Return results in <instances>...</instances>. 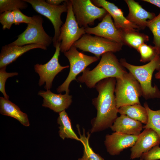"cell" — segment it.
<instances>
[{"mask_svg":"<svg viewBox=\"0 0 160 160\" xmlns=\"http://www.w3.org/2000/svg\"><path fill=\"white\" fill-rule=\"evenodd\" d=\"M138 136L115 132L105 137L104 144L107 151L111 155L120 154L124 149L132 147Z\"/></svg>","mask_w":160,"mask_h":160,"instance_id":"obj_15","label":"cell"},{"mask_svg":"<svg viewBox=\"0 0 160 160\" xmlns=\"http://www.w3.org/2000/svg\"><path fill=\"white\" fill-rule=\"evenodd\" d=\"M24 1L30 4L36 11L48 19L52 24L55 30L53 43V46L55 47L59 43L58 39L60 35V28L63 24L61 18V14L67 11L66 0L63 4L57 6L49 4L44 0Z\"/></svg>","mask_w":160,"mask_h":160,"instance_id":"obj_9","label":"cell"},{"mask_svg":"<svg viewBox=\"0 0 160 160\" xmlns=\"http://www.w3.org/2000/svg\"><path fill=\"white\" fill-rule=\"evenodd\" d=\"M137 51L140 55V61L144 63L150 62L159 54L154 46L148 45L145 43L139 47Z\"/></svg>","mask_w":160,"mask_h":160,"instance_id":"obj_28","label":"cell"},{"mask_svg":"<svg viewBox=\"0 0 160 160\" xmlns=\"http://www.w3.org/2000/svg\"><path fill=\"white\" fill-rule=\"evenodd\" d=\"M129 9L126 18L130 22L137 26L140 29L147 27L148 20L156 17L154 13L148 12L134 0H125Z\"/></svg>","mask_w":160,"mask_h":160,"instance_id":"obj_18","label":"cell"},{"mask_svg":"<svg viewBox=\"0 0 160 160\" xmlns=\"http://www.w3.org/2000/svg\"><path fill=\"white\" fill-rule=\"evenodd\" d=\"M38 94L43 98L42 106L48 108L57 113L67 109L72 101V97L69 94H56L48 90H40Z\"/></svg>","mask_w":160,"mask_h":160,"instance_id":"obj_16","label":"cell"},{"mask_svg":"<svg viewBox=\"0 0 160 160\" xmlns=\"http://www.w3.org/2000/svg\"><path fill=\"white\" fill-rule=\"evenodd\" d=\"M0 22L3 30L10 29L15 23V16L13 11H6L0 14Z\"/></svg>","mask_w":160,"mask_h":160,"instance_id":"obj_30","label":"cell"},{"mask_svg":"<svg viewBox=\"0 0 160 160\" xmlns=\"http://www.w3.org/2000/svg\"><path fill=\"white\" fill-rule=\"evenodd\" d=\"M124 68L113 52H107L102 55L100 62L95 68L90 70L87 68L77 80L84 83L89 88H95L98 82L104 79L122 78L127 72Z\"/></svg>","mask_w":160,"mask_h":160,"instance_id":"obj_2","label":"cell"},{"mask_svg":"<svg viewBox=\"0 0 160 160\" xmlns=\"http://www.w3.org/2000/svg\"><path fill=\"white\" fill-rule=\"evenodd\" d=\"M37 48L46 50L47 47L34 44L23 46L11 45L9 44L3 46L0 53V68L7 67L25 53Z\"/></svg>","mask_w":160,"mask_h":160,"instance_id":"obj_17","label":"cell"},{"mask_svg":"<svg viewBox=\"0 0 160 160\" xmlns=\"http://www.w3.org/2000/svg\"><path fill=\"white\" fill-rule=\"evenodd\" d=\"M27 3L24 0H0V13L26 9Z\"/></svg>","mask_w":160,"mask_h":160,"instance_id":"obj_27","label":"cell"},{"mask_svg":"<svg viewBox=\"0 0 160 160\" xmlns=\"http://www.w3.org/2000/svg\"><path fill=\"white\" fill-rule=\"evenodd\" d=\"M0 113L17 119L24 126L30 125L27 114L22 112L17 105L3 97H0Z\"/></svg>","mask_w":160,"mask_h":160,"instance_id":"obj_20","label":"cell"},{"mask_svg":"<svg viewBox=\"0 0 160 160\" xmlns=\"http://www.w3.org/2000/svg\"><path fill=\"white\" fill-rule=\"evenodd\" d=\"M6 67H4L0 69V91L3 94L4 97L9 100V96L6 93L5 84L7 79L9 77L17 76V72L8 73L6 71Z\"/></svg>","mask_w":160,"mask_h":160,"instance_id":"obj_29","label":"cell"},{"mask_svg":"<svg viewBox=\"0 0 160 160\" xmlns=\"http://www.w3.org/2000/svg\"><path fill=\"white\" fill-rule=\"evenodd\" d=\"M33 21L27 24L25 30L18 36L16 40L9 44L11 45L23 46L37 44L47 47L53 42V37L45 31L42 25L43 19L41 15L32 16Z\"/></svg>","mask_w":160,"mask_h":160,"instance_id":"obj_6","label":"cell"},{"mask_svg":"<svg viewBox=\"0 0 160 160\" xmlns=\"http://www.w3.org/2000/svg\"><path fill=\"white\" fill-rule=\"evenodd\" d=\"M140 160H143V159H141L140 158Z\"/></svg>","mask_w":160,"mask_h":160,"instance_id":"obj_36","label":"cell"},{"mask_svg":"<svg viewBox=\"0 0 160 160\" xmlns=\"http://www.w3.org/2000/svg\"><path fill=\"white\" fill-rule=\"evenodd\" d=\"M120 115H125L129 117L146 124L148 116L146 108L140 104H135L122 106L118 109Z\"/></svg>","mask_w":160,"mask_h":160,"instance_id":"obj_21","label":"cell"},{"mask_svg":"<svg viewBox=\"0 0 160 160\" xmlns=\"http://www.w3.org/2000/svg\"><path fill=\"white\" fill-rule=\"evenodd\" d=\"M140 158L143 160H157L160 159V147L156 146L148 152L143 153Z\"/></svg>","mask_w":160,"mask_h":160,"instance_id":"obj_31","label":"cell"},{"mask_svg":"<svg viewBox=\"0 0 160 160\" xmlns=\"http://www.w3.org/2000/svg\"><path fill=\"white\" fill-rule=\"evenodd\" d=\"M68 9L65 21L60 28L58 42L60 43V51L64 53L74 43L86 34L85 28L80 27L73 12L71 0H66Z\"/></svg>","mask_w":160,"mask_h":160,"instance_id":"obj_7","label":"cell"},{"mask_svg":"<svg viewBox=\"0 0 160 160\" xmlns=\"http://www.w3.org/2000/svg\"><path fill=\"white\" fill-rule=\"evenodd\" d=\"M122 33L124 44L134 48L137 51L141 45L149 40L148 36L138 31L122 32Z\"/></svg>","mask_w":160,"mask_h":160,"instance_id":"obj_23","label":"cell"},{"mask_svg":"<svg viewBox=\"0 0 160 160\" xmlns=\"http://www.w3.org/2000/svg\"><path fill=\"white\" fill-rule=\"evenodd\" d=\"M59 114L57 122L60 125L59 134L60 137L63 140L71 138L80 141V138L72 128L71 120L65 111L59 113Z\"/></svg>","mask_w":160,"mask_h":160,"instance_id":"obj_22","label":"cell"},{"mask_svg":"<svg viewBox=\"0 0 160 160\" xmlns=\"http://www.w3.org/2000/svg\"><path fill=\"white\" fill-rule=\"evenodd\" d=\"M116 79L114 90L116 106L140 104L139 97L142 95L138 81L130 72L126 73L122 78Z\"/></svg>","mask_w":160,"mask_h":160,"instance_id":"obj_4","label":"cell"},{"mask_svg":"<svg viewBox=\"0 0 160 160\" xmlns=\"http://www.w3.org/2000/svg\"><path fill=\"white\" fill-rule=\"evenodd\" d=\"M115 78H109L98 82L95 88L98 92L92 103L97 110L96 117L92 121L91 133L110 128L118 117V109L114 95L116 83Z\"/></svg>","mask_w":160,"mask_h":160,"instance_id":"obj_1","label":"cell"},{"mask_svg":"<svg viewBox=\"0 0 160 160\" xmlns=\"http://www.w3.org/2000/svg\"><path fill=\"white\" fill-rule=\"evenodd\" d=\"M70 0L76 20L81 28L94 25L95 20H102L108 13L104 8L95 6L91 0Z\"/></svg>","mask_w":160,"mask_h":160,"instance_id":"obj_10","label":"cell"},{"mask_svg":"<svg viewBox=\"0 0 160 160\" xmlns=\"http://www.w3.org/2000/svg\"><path fill=\"white\" fill-rule=\"evenodd\" d=\"M142 1L151 3L160 8V0H142Z\"/></svg>","mask_w":160,"mask_h":160,"instance_id":"obj_34","label":"cell"},{"mask_svg":"<svg viewBox=\"0 0 160 160\" xmlns=\"http://www.w3.org/2000/svg\"><path fill=\"white\" fill-rule=\"evenodd\" d=\"M147 27L153 33V43L158 52L160 54V12L154 18L148 21Z\"/></svg>","mask_w":160,"mask_h":160,"instance_id":"obj_26","label":"cell"},{"mask_svg":"<svg viewBox=\"0 0 160 160\" xmlns=\"http://www.w3.org/2000/svg\"><path fill=\"white\" fill-rule=\"evenodd\" d=\"M112 130L124 134L137 136L143 128L142 123L126 115H121L110 127Z\"/></svg>","mask_w":160,"mask_h":160,"instance_id":"obj_19","label":"cell"},{"mask_svg":"<svg viewBox=\"0 0 160 160\" xmlns=\"http://www.w3.org/2000/svg\"><path fill=\"white\" fill-rule=\"evenodd\" d=\"M123 45L101 37L85 34L73 45L83 52L93 54L99 59L100 56L106 52L119 51Z\"/></svg>","mask_w":160,"mask_h":160,"instance_id":"obj_8","label":"cell"},{"mask_svg":"<svg viewBox=\"0 0 160 160\" xmlns=\"http://www.w3.org/2000/svg\"><path fill=\"white\" fill-rule=\"evenodd\" d=\"M78 132L80 136V141L84 146V154L83 157L78 160H104L99 154L95 153L90 147L89 142L90 134L87 133V136L85 134V130L83 129V134L80 132L79 126L77 125Z\"/></svg>","mask_w":160,"mask_h":160,"instance_id":"obj_24","label":"cell"},{"mask_svg":"<svg viewBox=\"0 0 160 160\" xmlns=\"http://www.w3.org/2000/svg\"><path fill=\"white\" fill-rule=\"evenodd\" d=\"M60 43L56 46L55 51L51 59L44 64L37 63L34 66L35 72L39 76V85L41 86L45 83L44 88L47 90L51 88L53 81L56 75L64 69L68 68V65L62 66L59 62Z\"/></svg>","mask_w":160,"mask_h":160,"instance_id":"obj_11","label":"cell"},{"mask_svg":"<svg viewBox=\"0 0 160 160\" xmlns=\"http://www.w3.org/2000/svg\"><path fill=\"white\" fill-rule=\"evenodd\" d=\"M65 1L64 0H47L45 1L47 3L50 5L57 6L60 5V4Z\"/></svg>","mask_w":160,"mask_h":160,"instance_id":"obj_33","label":"cell"},{"mask_svg":"<svg viewBox=\"0 0 160 160\" xmlns=\"http://www.w3.org/2000/svg\"><path fill=\"white\" fill-rule=\"evenodd\" d=\"M91 2L97 7L104 8L114 20V23L118 29L122 32L138 31L140 28L129 22L124 15L122 10L113 3L105 0H92Z\"/></svg>","mask_w":160,"mask_h":160,"instance_id":"obj_13","label":"cell"},{"mask_svg":"<svg viewBox=\"0 0 160 160\" xmlns=\"http://www.w3.org/2000/svg\"><path fill=\"white\" fill-rule=\"evenodd\" d=\"M148 116L147 123L143 126V128H150L155 131L160 138V109L153 110L149 107L147 102L144 104Z\"/></svg>","mask_w":160,"mask_h":160,"instance_id":"obj_25","label":"cell"},{"mask_svg":"<svg viewBox=\"0 0 160 160\" xmlns=\"http://www.w3.org/2000/svg\"><path fill=\"white\" fill-rule=\"evenodd\" d=\"M85 31L87 34H94L123 45L124 44L122 31L116 28L111 16L108 13L96 26L88 27L85 28Z\"/></svg>","mask_w":160,"mask_h":160,"instance_id":"obj_12","label":"cell"},{"mask_svg":"<svg viewBox=\"0 0 160 160\" xmlns=\"http://www.w3.org/2000/svg\"><path fill=\"white\" fill-rule=\"evenodd\" d=\"M160 144V138L157 133L151 129L145 128L138 135L135 143L131 148L130 159L140 158L143 153Z\"/></svg>","mask_w":160,"mask_h":160,"instance_id":"obj_14","label":"cell"},{"mask_svg":"<svg viewBox=\"0 0 160 160\" xmlns=\"http://www.w3.org/2000/svg\"><path fill=\"white\" fill-rule=\"evenodd\" d=\"M155 76L156 79H160V68L158 71L155 74Z\"/></svg>","mask_w":160,"mask_h":160,"instance_id":"obj_35","label":"cell"},{"mask_svg":"<svg viewBox=\"0 0 160 160\" xmlns=\"http://www.w3.org/2000/svg\"><path fill=\"white\" fill-rule=\"evenodd\" d=\"M64 53L69 61L70 71L67 78L57 90L59 93L65 92L69 94V87L71 82L74 80L77 81L76 77L79 73L83 72L89 65L99 59L95 56H88L79 52L73 45Z\"/></svg>","mask_w":160,"mask_h":160,"instance_id":"obj_5","label":"cell"},{"mask_svg":"<svg viewBox=\"0 0 160 160\" xmlns=\"http://www.w3.org/2000/svg\"><path fill=\"white\" fill-rule=\"evenodd\" d=\"M119 61L138 81L142 89V96L145 99L160 98V90L156 85L153 87L152 85L153 73L160 68V54H158L148 63L142 65H132L124 58L121 59Z\"/></svg>","mask_w":160,"mask_h":160,"instance_id":"obj_3","label":"cell"},{"mask_svg":"<svg viewBox=\"0 0 160 160\" xmlns=\"http://www.w3.org/2000/svg\"><path fill=\"white\" fill-rule=\"evenodd\" d=\"M15 16V25H19L21 23H25L28 24L33 21L32 17H29L24 14L20 11L17 10L13 11Z\"/></svg>","mask_w":160,"mask_h":160,"instance_id":"obj_32","label":"cell"}]
</instances>
